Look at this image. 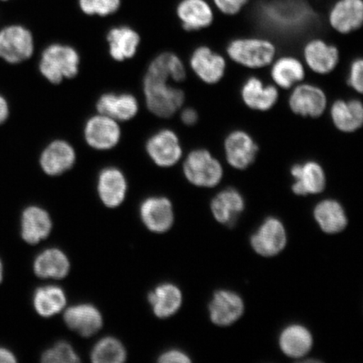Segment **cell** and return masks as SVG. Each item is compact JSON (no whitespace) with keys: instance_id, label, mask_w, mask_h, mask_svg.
I'll return each mask as SVG.
<instances>
[{"instance_id":"6da1fadb","label":"cell","mask_w":363,"mask_h":363,"mask_svg":"<svg viewBox=\"0 0 363 363\" xmlns=\"http://www.w3.org/2000/svg\"><path fill=\"white\" fill-rule=\"evenodd\" d=\"M79 65V54L75 48L67 45L52 44L44 50L39 69L50 83L58 84L78 75Z\"/></svg>"},{"instance_id":"7a4b0ae2","label":"cell","mask_w":363,"mask_h":363,"mask_svg":"<svg viewBox=\"0 0 363 363\" xmlns=\"http://www.w3.org/2000/svg\"><path fill=\"white\" fill-rule=\"evenodd\" d=\"M143 90L148 110L161 118H170L184 103V93L175 88L169 81L153 78L146 74Z\"/></svg>"},{"instance_id":"3957f363","label":"cell","mask_w":363,"mask_h":363,"mask_svg":"<svg viewBox=\"0 0 363 363\" xmlns=\"http://www.w3.org/2000/svg\"><path fill=\"white\" fill-rule=\"evenodd\" d=\"M231 60L247 68H262L274 60L276 48L269 40L248 38H238L228 44L226 49Z\"/></svg>"},{"instance_id":"277c9868","label":"cell","mask_w":363,"mask_h":363,"mask_svg":"<svg viewBox=\"0 0 363 363\" xmlns=\"http://www.w3.org/2000/svg\"><path fill=\"white\" fill-rule=\"evenodd\" d=\"M184 174L189 183L198 187L213 188L223 178V167L208 150L196 149L186 157Z\"/></svg>"},{"instance_id":"5b68a950","label":"cell","mask_w":363,"mask_h":363,"mask_svg":"<svg viewBox=\"0 0 363 363\" xmlns=\"http://www.w3.org/2000/svg\"><path fill=\"white\" fill-rule=\"evenodd\" d=\"M34 52V38L30 31L21 25H11L0 30V58L16 65L28 60Z\"/></svg>"},{"instance_id":"8992f818","label":"cell","mask_w":363,"mask_h":363,"mask_svg":"<svg viewBox=\"0 0 363 363\" xmlns=\"http://www.w3.org/2000/svg\"><path fill=\"white\" fill-rule=\"evenodd\" d=\"M84 138L89 146L99 151H106L117 146L121 138L118 121L99 113L91 117L84 126Z\"/></svg>"},{"instance_id":"52a82bcc","label":"cell","mask_w":363,"mask_h":363,"mask_svg":"<svg viewBox=\"0 0 363 363\" xmlns=\"http://www.w3.org/2000/svg\"><path fill=\"white\" fill-rule=\"evenodd\" d=\"M146 150L152 162L162 167L174 166L183 155L178 135L167 129L152 135L147 142Z\"/></svg>"},{"instance_id":"ba28073f","label":"cell","mask_w":363,"mask_h":363,"mask_svg":"<svg viewBox=\"0 0 363 363\" xmlns=\"http://www.w3.org/2000/svg\"><path fill=\"white\" fill-rule=\"evenodd\" d=\"M289 104L295 115L318 118L328 108V98L323 90L312 84L295 86L290 94Z\"/></svg>"},{"instance_id":"9c48e42d","label":"cell","mask_w":363,"mask_h":363,"mask_svg":"<svg viewBox=\"0 0 363 363\" xmlns=\"http://www.w3.org/2000/svg\"><path fill=\"white\" fill-rule=\"evenodd\" d=\"M329 24L340 34H350L363 25V0H335L328 13Z\"/></svg>"},{"instance_id":"30bf717a","label":"cell","mask_w":363,"mask_h":363,"mask_svg":"<svg viewBox=\"0 0 363 363\" xmlns=\"http://www.w3.org/2000/svg\"><path fill=\"white\" fill-rule=\"evenodd\" d=\"M227 162L235 169L244 170L255 161L258 147L251 135L243 130H234L224 143Z\"/></svg>"},{"instance_id":"8fae6325","label":"cell","mask_w":363,"mask_h":363,"mask_svg":"<svg viewBox=\"0 0 363 363\" xmlns=\"http://www.w3.org/2000/svg\"><path fill=\"white\" fill-rule=\"evenodd\" d=\"M287 237L282 222L270 217L264 221L251 238L252 247L263 257H274L282 252Z\"/></svg>"},{"instance_id":"7c38bea8","label":"cell","mask_w":363,"mask_h":363,"mask_svg":"<svg viewBox=\"0 0 363 363\" xmlns=\"http://www.w3.org/2000/svg\"><path fill=\"white\" fill-rule=\"evenodd\" d=\"M182 27L187 31L208 28L215 21V8L208 0H181L176 9Z\"/></svg>"},{"instance_id":"4fadbf2b","label":"cell","mask_w":363,"mask_h":363,"mask_svg":"<svg viewBox=\"0 0 363 363\" xmlns=\"http://www.w3.org/2000/svg\"><path fill=\"white\" fill-rule=\"evenodd\" d=\"M190 66L198 78L207 84L219 83L226 69L225 58L204 45L194 50Z\"/></svg>"},{"instance_id":"5bb4252c","label":"cell","mask_w":363,"mask_h":363,"mask_svg":"<svg viewBox=\"0 0 363 363\" xmlns=\"http://www.w3.org/2000/svg\"><path fill=\"white\" fill-rule=\"evenodd\" d=\"M140 215L147 228L152 233H163L174 224L172 203L165 197H150L140 204Z\"/></svg>"},{"instance_id":"9a60e30c","label":"cell","mask_w":363,"mask_h":363,"mask_svg":"<svg viewBox=\"0 0 363 363\" xmlns=\"http://www.w3.org/2000/svg\"><path fill=\"white\" fill-rule=\"evenodd\" d=\"M76 152L66 140H53L43 150L40 164L45 174L59 176L65 174L75 164Z\"/></svg>"},{"instance_id":"2e32d148","label":"cell","mask_w":363,"mask_h":363,"mask_svg":"<svg viewBox=\"0 0 363 363\" xmlns=\"http://www.w3.org/2000/svg\"><path fill=\"white\" fill-rule=\"evenodd\" d=\"M208 308L213 323L220 326H228L235 323L242 315L244 303L238 294L229 290H218Z\"/></svg>"},{"instance_id":"e0dca14e","label":"cell","mask_w":363,"mask_h":363,"mask_svg":"<svg viewBox=\"0 0 363 363\" xmlns=\"http://www.w3.org/2000/svg\"><path fill=\"white\" fill-rule=\"evenodd\" d=\"M97 189L99 196L104 206L116 208L125 201L128 185L121 170L115 167H108L99 174Z\"/></svg>"},{"instance_id":"ac0fdd59","label":"cell","mask_w":363,"mask_h":363,"mask_svg":"<svg viewBox=\"0 0 363 363\" xmlns=\"http://www.w3.org/2000/svg\"><path fill=\"white\" fill-rule=\"evenodd\" d=\"M63 318L68 328L85 337L96 334L103 325L101 311L90 303L67 308Z\"/></svg>"},{"instance_id":"d6986e66","label":"cell","mask_w":363,"mask_h":363,"mask_svg":"<svg viewBox=\"0 0 363 363\" xmlns=\"http://www.w3.org/2000/svg\"><path fill=\"white\" fill-rule=\"evenodd\" d=\"M291 174L295 180L292 186L295 194L306 196L320 194L325 188L323 167L316 162L308 161L303 164H295L292 167Z\"/></svg>"},{"instance_id":"ffe728a7","label":"cell","mask_w":363,"mask_h":363,"mask_svg":"<svg viewBox=\"0 0 363 363\" xmlns=\"http://www.w3.org/2000/svg\"><path fill=\"white\" fill-rule=\"evenodd\" d=\"M306 65L318 74H328L337 67L340 54L337 47L323 40L313 39L303 48Z\"/></svg>"},{"instance_id":"44dd1931","label":"cell","mask_w":363,"mask_h":363,"mask_svg":"<svg viewBox=\"0 0 363 363\" xmlns=\"http://www.w3.org/2000/svg\"><path fill=\"white\" fill-rule=\"evenodd\" d=\"M99 113L117 121H128L138 115V99L130 94L108 93L101 95L96 104Z\"/></svg>"},{"instance_id":"7402d4cb","label":"cell","mask_w":363,"mask_h":363,"mask_svg":"<svg viewBox=\"0 0 363 363\" xmlns=\"http://www.w3.org/2000/svg\"><path fill=\"white\" fill-rule=\"evenodd\" d=\"M21 237L26 242L35 245L51 233V216L44 208L38 206L26 208L21 216Z\"/></svg>"},{"instance_id":"603a6c76","label":"cell","mask_w":363,"mask_h":363,"mask_svg":"<svg viewBox=\"0 0 363 363\" xmlns=\"http://www.w3.org/2000/svg\"><path fill=\"white\" fill-rule=\"evenodd\" d=\"M242 98L252 110L267 111L278 102L279 91L274 86L265 85L259 79L252 77L242 86Z\"/></svg>"},{"instance_id":"cb8c5ba5","label":"cell","mask_w":363,"mask_h":363,"mask_svg":"<svg viewBox=\"0 0 363 363\" xmlns=\"http://www.w3.org/2000/svg\"><path fill=\"white\" fill-rule=\"evenodd\" d=\"M108 52L113 60L123 62L133 58L140 45V35L128 26L115 27L107 35Z\"/></svg>"},{"instance_id":"d4e9b609","label":"cell","mask_w":363,"mask_h":363,"mask_svg":"<svg viewBox=\"0 0 363 363\" xmlns=\"http://www.w3.org/2000/svg\"><path fill=\"white\" fill-rule=\"evenodd\" d=\"M330 117L337 128L345 133L360 129L363 123V106L358 99L335 101L330 108Z\"/></svg>"},{"instance_id":"484cf974","label":"cell","mask_w":363,"mask_h":363,"mask_svg":"<svg viewBox=\"0 0 363 363\" xmlns=\"http://www.w3.org/2000/svg\"><path fill=\"white\" fill-rule=\"evenodd\" d=\"M70 270V262L65 252L49 248L40 252L34 262L35 274L42 279H62Z\"/></svg>"},{"instance_id":"4316f807","label":"cell","mask_w":363,"mask_h":363,"mask_svg":"<svg viewBox=\"0 0 363 363\" xmlns=\"http://www.w3.org/2000/svg\"><path fill=\"white\" fill-rule=\"evenodd\" d=\"M148 301L154 314L161 319L174 315L183 301L180 289L172 284L157 286L148 294Z\"/></svg>"},{"instance_id":"83f0119b","label":"cell","mask_w":363,"mask_h":363,"mask_svg":"<svg viewBox=\"0 0 363 363\" xmlns=\"http://www.w3.org/2000/svg\"><path fill=\"white\" fill-rule=\"evenodd\" d=\"M244 207L242 195L234 189L223 190L211 202V211L216 220L227 225H230L237 220Z\"/></svg>"},{"instance_id":"f1b7e54d","label":"cell","mask_w":363,"mask_h":363,"mask_svg":"<svg viewBox=\"0 0 363 363\" xmlns=\"http://www.w3.org/2000/svg\"><path fill=\"white\" fill-rule=\"evenodd\" d=\"M280 347L290 357H301L311 351L312 335L301 325H292L284 329L279 339Z\"/></svg>"},{"instance_id":"f546056e","label":"cell","mask_w":363,"mask_h":363,"mask_svg":"<svg viewBox=\"0 0 363 363\" xmlns=\"http://www.w3.org/2000/svg\"><path fill=\"white\" fill-rule=\"evenodd\" d=\"M271 76L279 87L289 89L305 79L306 71L302 62L293 57H284L274 63Z\"/></svg>"},{"instance_id":"4dcf8cb0","label":"cell","mask_w":363,"mask_h":363,"mask_svg":"<svg viewBox=\"0 0 363 363\" xmlns=\"http://www.w3.org/2000/svg\"><path fill=\"white\" fill-rule=\"evenodd\" d=\"M33 305L39 315L45 318L52 317L65 308L66 294L58 286H44L35 290Z\"/></svg>"},{"instance_id":"1f68e13d","label":"cell","mask_w":363,"mask_h":363,"mask_svg":"<svg viewBox=\"0 0 363 363\" xmlns=\"http://www.w3.org/2000/svg\"><path fill=\"white\" fill-rule=\"evenodd\" d=\"M318 224L325 233H340L347 225V219L344 208L335 201H324L318 203L314 211Z\"/></svg>"},{"instance_id":"d6a6232c","label":"cell","mask_w":363,"mask_h":363,"mask_svg":"<svg viewBox=\"0 0 363 363\" xmlns=\"http://www.w3.org/2000/svg\"><path fill=\"white\" fill-rule=\"evenodd\" d=\"M147 74L153 78L179 83L186 78V68L176 54L164 52L150 63Z\"/></svg>"},{"instance_id":"836d02e7","label":"cell","mask_w":363,"mask_h":363,"mask_svg":"<svg viewBox=\"0 0 363 363\" xmlns=\"http://www.w3.org/2000/svg\"><path fill=\"white\" fill-rule=\"evenodd\" d=\"M125 348L119 340L107 337L99 340L91 352L94 363H121L126 360Z\"/></svg>"},{"instance_id":"e575fe53","label":"cell","mask_w":363,"mask_h":363,"mask_svg":"<svg viewBox=\"0 0 363 363\" xmlns=\"http://www.w3.org/2000/svg\"><path fill=\"white\" fill-rule=\"evenodd\" d=\"M45 363H76L80 358L69 343L60 342L45 350L42 356Z\"/></svg>"},{"instance_id":"d590c367","label":"cell","mask_w":363,"mask_h":363,"mask_svg":"<svg viewBox=\"0 0 363 363\" xmlns=\"http://www.w3.org/2000/svg\"><path fill=\"white\" fill-rule=\"evenodd\" d=\"M79 3L81 11L88 16H110L121 6V0H79Z\"/></svg>"},{"instance_id":"8d00e7d4","label":"cell","mask_w":363,"mask_h":363,"mask_svg":"<svg viewBox=\"0 0 363 363\" xmlns=\"http://www.w3.org/2000/svg\"><path fill=\"white\" fill-rule=\"evenodd\" d=\"M251 0H211L213 7L226 16H235L247 7Z\"/></svg>"},{"instance_id":"74e56055","label":"cell","mask_w":363,"mask_h":363,"mask_svg":"<svg viewBox=\"0 0 363 363\" xmlns=\"http://www.w3.org/2000/svg\"><path fill=\"white\" fill-rule=\"evenodd\" d=\"M348 84L357 92L362 94L363 90V61L357 59L352 63L348 75Z\"/></svg>"},{"instance_id":"f35d334b","label":"cell","mask_w":363,"mask_h":363,"mask_svg":"<svg viewBox=\"0 0 363 363\" xmlns=\"http://www.w3.org/2000/svg\"><path fill=\"white\" fill-rule=\"evenodd\" d=\"M162 363H188L190 361L188 355L179 350H170L162 353L158 359Z\"/></svg>"},{"instance_id":"ab89813d","label":"cell","mask_w":363,"mask_h":363,"mask_svg":"<svg viewBox=\"0 0 363 363\" xmlns=\"http://www.w3.org/2000/svg\"><path fill=\"white\" fill-rule=\"evenodd\" d=\"M199 115L192 108H185L181 113V120L186 125H194L197 123Z\"/></svg>"},{"instance_id":"60d3db41","label":"cell","mask_w":363,"mask_h":363,"mask_svg":"<svg viewBox=\"0 0 363 363\" xmlns=\"http://www.w3.org/2000/svg\"><path fill=\"white\" fill-rule=\"evenodd\" d=\"M9 113H10V108L6 99L0 95V125L7 120Z\"/></svg>"},{"instance_id":"b9f144b4","label":"cell","mask_w":363,"mask_h":363,"mask_svg":"<svg viewBox=\"0 0 363 363\" xmlns=\"http://www.w3.org/2000/svg\"><path fill=\"white\" fill-rule=\"evenodd\" d=\"M16 356L6 348L0 347V363L16 362Z\"/></svg>"},{"instance_id":"7bdbcfd3","label":"cell","mask_w":363,"mask_h":363,"mask_svg":"<svg viewBox=\"0 0 363 363\" xmlns=\"http://www.w3.org/2000/svg\"><path fill=\"white\" fill-rule=\"evenodd\" d=\"M3 276H4L3 263H2L1 260H0V283L2 282Z\"/></svg>"},{"instance_id":"ee69618b","label":"cell","mask_w":363,"mask_h":363,"mask_svg":"<svg viewBox=\"0 0 363 363\" xmlns=\"http://www.w3.org/2000/svg\"><path fill=\"white\" fill-rule=\"evenodd\" d=\"M0 1H9V0H0Z\"/></svg>"}]
</instances>
